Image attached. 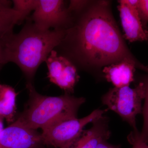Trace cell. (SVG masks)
Listing matches in <instances>:
<instances>
[{"instance_id":"cell-19","label":"cell","mask_w":148,"mask_h":148,"mask_svg":"<svg viewBox=\"0 0 148 148\" xmlns=\"http://www.w3.org/2000/svg\"><path fill=\"white\" fill-rule=\"evenodd\" d=\"M3 120L4 119L0 117V133L3 131V130L4 129Z\"/></svg>"},{"instance_id":"cell-21","label":"cell","mask_w":148,"mask_h":148,"mask_svg":"<svg viewBox=\"0 0 148 148\" xmlns=\"http://www.w3.org/2000/svg\"><path fill=\"white\" fill-rule=\"evenodd\" d=\"M3 66L1 62V61H0V70H1V69H2V67Z\"/></svg>"},{"instance_id":"cell-15","label":"cell","mask_w":148,"mask_h":148,"mask_svg":"<svg viewBox=\"0 0 148 148\" xmlns=\"http://www.w3.org/2000/svg\"><path fill=\"white\" fill-rule=\"evenodd\" d=\"M145 83L146 85V93L144 99L145 103L142 110L144 123L140 135L143 140L148 144V79L146 81Z\"/></svg>"},{"instance_id":"cell-2","label":"cell","mask_w":148,"mask_h":148,"mask_svg":"<svg viewBox=\"0 0 148 148\" xmlns=\"http://www.w3.org/2000/svg\"><path fill=\"white\" fill-rule=\"evenodd\" d=\"M65 32L41 30L29 17L19 33H13L0 42V61L3 65L9 62L16 64L27 83H32L37 69L60 44Z\"/></svg>"},{"instance_id":"cell-11","label":"cell","mask_w":148,"mask_h":148,"mask_svg":"<svg viewBox=\"0 0 148 148\" xmlns=\"http://www.w3.org/2000/svg\"><path fill=\"white\" fill-rule=\"evenodd\" d=\"M92 127L84 130L78 140L71 148H96L110 137L108 120L105 116L92 123Z\"/></svg>"},{"instance_id":"cell-10","label":"cell","mask_w":148,"mask_h":148,"mask_svg":"<svg viewBox=\"0 0 148 148\" xmlns=\"http://www.w3.org/2000/svg\"><path fill=\"white\" fill-rule=\"evenodd\" d=\"M140 65L137 64L134 58H125L105 66L103 72L107 81L112 84L114 87L129 86L134 81L135 67H139Z\"/></svg>"},{"instance_id":"cell-20","label":"cell","mask_w":148,"mask_h":148,"mask_svg":"<svg viewBox=\"0 0 148 148\" xmlns=\"http://www.w3.org/2000/svg\"><path fill=\"white\" fill-rule=\"evenodd\" d=\"M139 68L142 69V70H143L144 71H145L146 72H147V73H148V67H146V66H144L143 65H141Z\"/></svg>"},{"instance_id":"cell-17","label":"cell","mask_w":148,"mask_h":148,"mask_svg":"<svg viewBox=\"0 0 148 148\" xmlns=\"http://www.w3.org/2000/svg\"><path fill=\"white\" fill-rule=\"evenodd\" d=\"M138 10L143 24L147 28L148 23V0H139Z\"/></svg>"},{"instance_id":"cell-4","label":"cell","mask_w":148,"mask_h":148,"mask_svg":"<svg viewBox=\"0 0 148 148\" xmlns=\"http://www.w3.org/2000/svg\"><path fill=\"white\" fill-rule=\"evenodd\" d=\"M145 93V82H140L134 88L129 86L114 87L103 95L102 102L127 122L133 130H137L136 116L142 113V102Z\"/></svg>"},{"instance_id":"cell-18","label":"cell","mask_w":148,"mask_h":148,"mask_svg":"<svg viewBox=\"0 0 148 148\" xmlns=\"http://www.w3.org/2000/svg\"><path fill=\"white\" fill-rule=\"evenodd\" d=\"M96 148H121L119 146L114 145L107 143V141H104L100 143Z\"/></svg>"},{"instance_id":"cell-6","label":"cell","mask_w":148,"mask_h":148,"mask_svg":"<svg viewBox=\"0 0 148 148\" xmlns=\"http://www.w3.org/2000/svg\"><path fill=\"white\" fill-rule=\"evenodd\" d=\"M72 16L65 1L38 0L36 8L29 17L41 30H66L71 24Z\"/></svg>"},{"instance_id":"cell-5","label":"cell","mask_w":148,"mask_h":148,"mask_svg":"<svg viewBox=\"0 0 148 148\" xmlns=\"http://www.w3.org/2000/svg\"><path fill=\"white\" fill-rule=\"evenodd\" d=\"M107 110L96 109L82 118L64 120L42 129V135L48 147L71 148L86 125L104 116Z\"/></svg>"},{"instance_id":"cell-9","label":"cell","mask_w":148,"mask_h":148,"mask_svg":"<svg viewBox=\"0 0 148 148\" xmlns=\"http://www.w3.org/2000/svg\"><path fill=\"white\" fill-rule=\"evenodd\" d=\"M139 0L118 1L122 27L125 38L130 42L148 40V30L144 26L138 10Z\"/></svg>"},{"instance_id":"cell-1","label":"cell","mask_w":148,"mask_h":148,"mask_svg":"<svg viewBox=\"0 0 148 148\" xmlns=\"http://www.w3.org/2000/svg\"><path fill=\"white\" fill-rule=\"evenodd\" d=\"M56 49L68 51L81 64L110 65L132 58L106 3L81 14L73 25L66 30Z\"/></svg>"},{"instance_id":"cell-14","label":"cell","mask_w":148,"mask_h":148,"mask_svg":"<svg viewBox=\"0 0 148 148\" xmlns=\"http://www.w3.org/2000/svg\"><path fill=\"white\" fill-rule=\"evenodd\" d=\"M38 0H13V8L18 13L20 24L29 17L31 12L36 8Z\"/></svg>"},{"instance_id":"cell-7","label":"cell","mask_w":148,"mask_h":148,"mask_svg":"<svg viewBox=\"0 0 148 148\" xmlns=\"http://www.w3.org/2000/svg\"><path fill=\"white\" fill-rule=\"evenodd\" d=\"M42 133L17 119L0 133V148H47Z\"/></svg>"},{"instance_id":"cell-12","label":"cell","mask_w":148,"mask_h":148,"mask_svg":"<svg viewBox=\"0 0 148 148\" xmlns=\"http://www.w3.org/2000/svg\"><path fill=\"white\" fill-rule=\"evenodd\" d=\"M17 95L13 87L8 85L0 84V117L9 124L16 118Z\"/></svg>"},{"instance_id":"cell-16","label":"cell","mask_w":148,"mask_h":148,"mask_svg":"<svg viewBox=\"0 0 148 148\" xmlns=\"http://www.w3.org/2000/svg\"><path fill=\"white\" fill-rule=\"evenodd\" d=\"M128 142L132 145V148H148V144L143 140L140 132L133 130L127 137Z\"/></svg>"},{"instance_id":"cell-13","label":"cell","mask_w":148,"mask_h":148,"mask_svg":"<svg viewBox=\"0 0 148 148\" xmlns=\"http://www.w3.org/2000/svg\"><path fill=\"white\" fill-rule=\"evenodd\" d=\"M10 1L0 0V42L13 33L14 27L20 24L18 13L11 7Z\"/></svg>"},{"instance_id":"cell-8","label":"cell","mask_w":148,"mask_h":148,"mask_svg":"<svg viewBox=\"0 0 148 148\" xmlns=\"http://www.w3.org/2000/svg\"><path fill=\"white\" fill-rule=\"evenodd\" d=\"M50 82L56 85L66 93L74 92V87L79 79L75 66L68 58L58 55L52 50L45 61Z\"/></svg>"},{"instance_id":"cell-3","label":"cell","mask_w":148,"mask_h":148,"mask_svg":"<svg viewBox=\"0 0 148 148\" xmlns=\"http://www.w3.org/2000/svg\"><path fill=\"white\" fill-rule=\"evenodd\" d=\"M26 86L29 100L24 111L16 119L32 129L42 130L54 123L77 118V113L85 102L83 97L66 93L59 96H48L37 92L32 83Z\"/></svg>"}]
</instances>
